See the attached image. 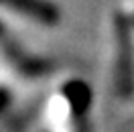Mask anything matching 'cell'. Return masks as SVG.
I'll return each mask as SVG.
<instances>
[{"label":"cell","mask_w":134,"mask_h":132,"mask_svg":"<svg viewBox=\"0 0 134 132\" xmlns=\"http://www.w3.org/2000/svg\"><path fill=\"white\" fill-rule=\"evenodd\" d=\"M116 26V91L120 98H130L134 91V57H132V33L126 14L118 12L114 18Z\"/></svg>","instance_id":"cell-1"},{"label":"cell","mask_w":134,"mask_h":132,"mask_svg":"<svg viewBox=\"0 0 134 132\" xmlns=\"http://www.w3.org/2000/svg\"><path fill=\"white\" fill-rule=\"evenodd\" d=\"M6 104H8V94H6L4 90H0V110L6 106Z\"/></svg>","instance_id":"cell-4"},{"label":"cell","mask_w":134,"mask_h":132,"mask_svg":"<svg viewBox=\"0 0 134 132\" xmlns=\"http://www.w3.org/2000/svg\"><path fill=\"white\" fill-rule=\"evenodd\" d=\"M65 96L75 116H83L92 104V90L83 81H69L65 85Z\"/></svg>","instance_id":"cell-3"},{"label":"cell","mask_w":134,"mask_h":132,"mask_svg":"<svg viewBox=\"0 0 134 132\" xmlns=\"http://www.w3.org/2000/svg\"><path fill=\"white\" fill-rule=\"evenodd\" d=\"M0 4L43 25H55L59 20V8L49 0H0Z\"/></svg>","instance_id":"cell-2"}]
</instances>
